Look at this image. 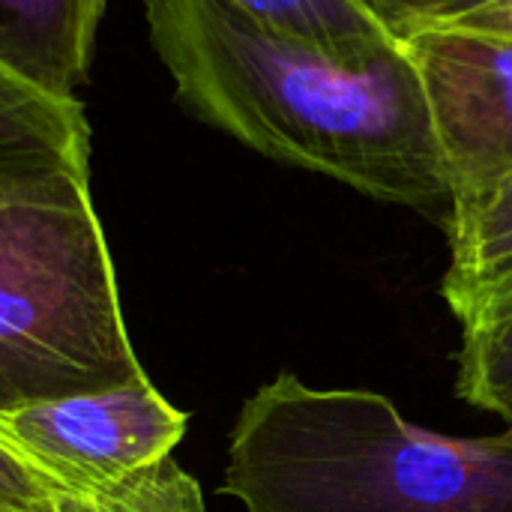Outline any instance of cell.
I'll return each mask as SVG.
<instances>
[{"label": "cell", "instance_id": "277c9868", "mask_svg": "<svg viewBox=\"0 0 512 512\" xmlns=\"http://www.w3.org/2000/svg\"><path fill=\"white\" fill-rule=\"evenodd\" d=\"M186 429L189 414L147 372L0 414V444L51 512H207L201 483L174 459Z\"/></svg>", "mask_w": 512, "mask_h": 512}, {"label": "cell", "instance_id": "9c48e42d", "mask_svg": "<svg viewBox=\"0 0 512 512\" xmlns=\"http://www.w3.org/2000/svg\"><path fill=\"white\" fill-rule=\"evenodd\" d=\"M456 393L512 426V297L486 303L462 321Z\"/></svg>", "mask_w": 512, "mask_h": 512}, {"label": "cell", "instance_id": "6da1fadb", "mask_svg": "<svg viewBox=\"0 0 512 512\" xmlns=\"http://www.w3.org/2000/svg\"><path fill=\"white\" fill-rule=\"evenodd\" d=\"M144 21L174 99L195 120L381 204L450 216L423 87L399 39L339 48L228 0H144Z\"/></svg>", "mask_w": 512, "mask_h": 512}, {"label": "cell", "instance_id": "4fadbf2b", "mask_svg": "<svg viewBox=\"0 0 512 512\" xmlns=\"http://www.w3.org/2000/svg\"><path fill=\"white\" fill-rule=\"evenodd\" d=\"M468 3H471V9H474V6H480V3H486V0H468Z\"/></svg>", "mask_w": 512, "mask_h": 512}, {"label": "cell", "instance_id": "7a4b0ae2", "mask_svg": "<svg viewBox=\"0 0 512 512\" xmlns=\"http://www.w3.org/2000/svg\"><path fill=\"white\" fill-rule=\"evenodd\" d=\"M222 495L246 512H512V426L450 438L381 393L282 372L234 420Z\"/></svg>", "mask_w": 512, "mask_h": 512}, {"label": "cell", "instance_id": "8992f818", "mask_svg": "<svg viewBox=\"0 0 512 512\" xmlns=\"http://www.w3.org/2000/svg\"><path fill=\"white\" fill-rule=\"evenodd\" d=\"M105 9L108 0H0V69L42 96L78 99Z\"/></svg>", "mask_w": 512, "mask_h": 512}, {"label": "cell", "instance_id": "30bf717a", "mask_svg": "<svg viewBox=\"0 0 512 512\" xmlns=\"http://www.w3.org/2000/svg\"><path fill=\"white\" fill-rule=\"evenodd\" d=\"M246 15L315 42L357 48L396 39L372 0H228Z\"/></svg>", "mask_w": 512, "mask_h": 512}, {"label": "cell", "instance_id": "3957f363", "mask_svg": "<svg viewBox=\"0 0 512 512\" xmlns=\"http://www.w3.org/2000/svg\"><path fill=\"white\" fill-rule=\"evenodd\" d=\"M138 375L90 162L0 156V414Z\"/></svg>", "mask_w": 512, "mask_h": 512}, {"label": "cell", "instance_id": "ba28073f", "mask_svg": "<svg viewBox=\"0 0 512 512\" xmlns=\"http://www.w3.org/2000/svg\"><path fill=\"white\" fill-rule=\"evenodd\" d=\"M93 132L81 99L60 102L0 69V156H66L90 162Z\"/></svg>", "mask_w": 512, "mask_h": 512}, {"label": "cell", "instance_id": "5b68a950", "mask_svg": "<svg viewBox=\"0 0 512 512\" xmlns=\"http://www.w3.org/2000/svg\"><path fill=\"white\" fill-rule=\"evenodd\" d=\"M399 42L420 78L453 204L483 195L512 171V39L435 24Z\"/></svg>", "mask_w": 512, "mask_h": 512}, {"label": "cell", "instance_id": "8fae6325", "mask_svg": "<svg viewBox=\"0 0 512 512\" xmlns=\"http://www.w3.org/2000/svg\"><path fill=\"white\" fill-rule=\"evenodd\" d=\"M0 512H51L24 465L0 444Z\"/></svg>", "mask_w": 512, "mask_h": 512}, {"label": "cell", "instance_id": "7c38bea8", "mask_svg": "<svg viewBox=\"0 0 512 512\" xmlns=\"http://www.w3.org/2000/svg\"><path fill=\"white\" fill-rule=\"evenodd\" d=\"M435 27V24H432ZM441 27H462V30H477V33H495V36H510L512 39V0H486Z\"/></svg>", "mask_w": 512, "mask_h": 512}, {"label": "cell", "instance_id": "52a82bcc", "mask_svg": "<svg viewBox=\"0 0 512 512\" xmlns=\"http://www.w3.org/2000/svg\"><path fill=\"white\" fill-rule=\"evenodd\" d=\"M444 228L450 270L441 294L453 309L486 279L512 267V171L483 195L453 204Z\"/></svg>", "mask_w": 512, "mask_h": 512}]
</instances>
